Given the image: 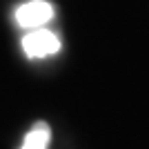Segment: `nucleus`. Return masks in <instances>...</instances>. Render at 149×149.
Returning <instances> with one entry per match:
<instances>
[{
	"mask_svg": "<svg viewBox=\"0 0 149 149\" xmlns=\"http://www.w3.org/2000/svg\"><path fill=\"white\" fill-rule=\"evenodd\" d=\"M22 51L27 58H47L60 51V38L49 29H31L22 38Z\"/></svg>",
	"mask_w": 149,
	"mask_h": 149,
	"instance_id": "f257e3e1",
	"label": "nucleus"
},
{
	"mask_svg": "<svg viewBox=\"0 0 149 149\" xmlns=\"http://www.w3.org/2000/svg\"><path fill=\"white\" fill-rule=\"evenodd\" d=\"M54 18V5L47 0H29L16 11V22L22 29H42Z\"/></svg>",
	"mask_w": 149,
	"mask_h": 149,
	"instance_id": "f03ea898",
	"label": "nucleus"
},
{
	"mask_svg": "<svg viewBox=\"0 0 149 149\" xmlns=\"http://www.w3.org/2000/svg\"><path fill=\"white\" fill-rule=\"evenodd\" d=\"M51 140V129L47 123H36L25 136V143L20 149H47Z\"/></svg>",
	"mask_w": 149,
	"mask_h": 149,
	"instance_id": "7ed1b4c3",
	"label": "nucleus"
}]
</instances>
